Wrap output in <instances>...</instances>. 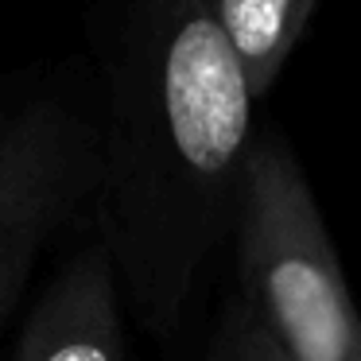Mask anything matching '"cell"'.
<instances>
[{
    "mask_svg": "<svg viewBox=\"0 0 361 361\" xmlns=\"http://www.w3.org/2000/svg\"><path fill=\"white\" fill-rule=\"evenodd\" d=\"M237 311L288 361H361V311L303 167L283 136L260 133L237 214Z\"/></svg>",
    "mask_w": 361,
    "mask_h": 361,
    "instance_id": "7a4b0ae2",
    "label": "cell"
},
{
    "mask_svg": "<svg viewBox=\"0 0 361 361\" xmlns=\"http://www.w3.org/2000/svg\"><path fill=\"white\" fill-rule=\"evenodd\" d=\"M12 361H125L121 280L102 241L51 280Z\"/></svg>",
    "mask_w": 361,
    "mask_h": 361,
    "instance_id": "277c9868",
    "label": "cell"
},
{
    "mask_svg": "<svg viewBox=\"0 0 361 361\" xmlns=\"http://www.w3.org/2000/svg\"><path fill=\"white\" fill-rule=\"evenodd\" d=\"M94 214L140 322L171 334L237 233L257 97L206 0H97Z\"/></svg>",
    "mask_w": 361,
    "mask_h": 361,
    "instance_id": "6da1fadb",
    "label": "cell"
},
{
    "mask_svg": "<svg viewBox=\"0 0 361 361\" xmlns=\"http://www.w3.org/2000/svg\"><path fill=\"white\" fill-rule=\"evenodd\" d=\"M102 133L63 97L27 102L0 128V322L39 249L97 198Z\"/></svg>",
    "mask_w": 361,
    "mask_h": 361,
    "instance_id": "3957f363",
    "label": "cell"
},
{
    "mask_svg": "<svg viewBox=\"0 0 361 361\" xmlns=\"http://www.w3.org/2000/svg\"><path fill=\"white\" fill-rule=\"evenodd\" d=\"M314 4L319 0H206L257 102H264L288 59L295 55Z\"/></svg>",
    "mask_w": 361,
    "mask_h": 361,
    "instance_id": "5b68a950",
    "label": "cell"
},
{
    "mask_svg": "<svg viewBox=\"0 0 361 361\" xmlns=\"http://www.w3.org/2000/svg\"><path fill=\"white\" fill-rule=\"evenodd\" d=\"M210 361H288V357L276 350L264 330L252 326V322L233 307V311L221 319L218 334H214Z\"/></svg>",
    "mask_w": 361,
    "mask_h": 361,
    "instance_id": "8992f818",
    "label": "cell"
}]
</instances>
